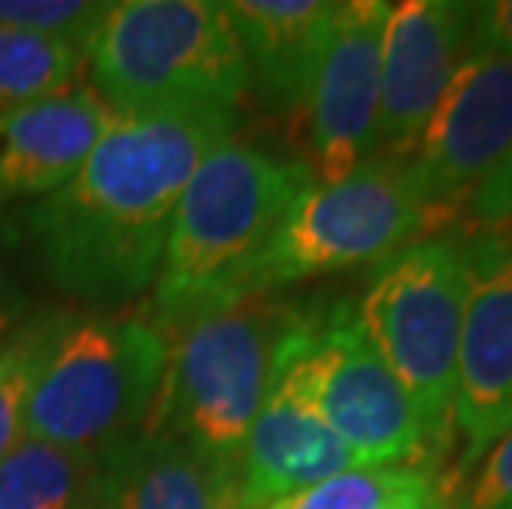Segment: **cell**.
Here are the masks:
<instances>
[{"mask_svg":"<svg viewBox=\"0 0 512 509\" xmlns=\"http://www.w3.org/2000/svg\"><path fill=\"white\" fill-rule=\"evenodd\" d=\"M169 338L139 318H90L53 331L24 410V440L70 450L126 447L143 430Z\"/></svg>","mask_w":512,"mask_h":509,"instance_id":"5b68a950","label":"cell"},{"mask_svg":"<svg viewBox=\"0 0 512 509\" xmlns=\"http://www.w3.org/2000/svg\"><path fill=\"white\" fill-rule=\"evenodd\" d=\"M512 427V238L466 242V305L456 354L453 430L460 473H473L486 450Z\"/></svg>","mask_w":512,"mask_h":509,"instance_id":"30bf717a","label":"cell"},{"mask_svg":"<svg viewBox=\"0 0 512 509\" xmlns=\"http://www.w3.org/2000/svg\"><path fill=\"white\" fill-rule=\"evenodd\" d=\"M50 331L30 328L20 331L17 338L0 344V460L7 457L17 443H24V410L30 387H34L37 367L43 361V351L53 338Z\"/></svg>","mask_w":512,"mask_h":509,"instance_id":"ffe728a7","label":"cell"},{"mask_svg":"<svg viewBox=\"0 0 512 509\" xmlns=\"http://www.w3.org/2000/svg\"><path fill=\"white\" fill-rule=\"evenodd\" d=\"M512 506V427L486 450L470 490L456 509H506Z\"/></svg>","mask_w":512,"mask_h":509,"instance_id":"603a6c76","label":"cell"},{"mask_svg":"<svg viewBox=\"0 0 512 509\" xmlns=\"http://www.w3.org/2000/svg\"><path fill=\"white\" fill-rule=\"evenodd\" d=\"M466 50L512 57V0L476 4L473 27H470V47Z\"/></svg>","mask_w":512,"mask_h":509,"instance_id":"cb8c5ba5","label":"cell"},{"mask_svg":"<svg viewBox=\"0 0 512 509\" xmlns=\"http://www.w3.org/2000/svg\"><path fill=\"white\" fill-rule=\"evenodd\" d=\"M83 57L116 116L172 106L235 110L252 83L232 17L212 0L110 4Z\"/></svg>","mask_w":512,"mask_h":509,"instance_id":"3957f363","label":"cell"},{"mask_svg":"<svg viewBox=\"0 0 512 509\" xmlns=\"http://www.w3.org/2000/svg\"><path fill=\"white\" fill-rule=\"evenodd\" d=\"M278 377L308 400L361 467L413 463L427 450L420 420L364 334L354 301L301 308L281 344Z\"/></svg>","mask_w":512,"mask_h":509,"instance_id":"52a82bcc","label":"cell"},{"mask_svg":"<svg viewBox=\"0 0 512 509\" xmlns=\"http://www.w3.org/2000/svg\"><path fill=\"white\" fill-rule=\"evenodd\" d=\"M433 476H437L433 460L354 467L268 509H390Z\"/></svg>","mask_w":512,"mask_h":509,"instance_id":"d6986e66","label":"cell"},{"mask_svg":"<svg viewBox=\"0 0 512 509\" xmlns=\"http://www.w3.org/2000/svg\"><path fill=\"white\" fill-rule=\"evenodd\" d=\"M100 509H248L238 457H212L176 433H139L116 450Z\"/></svg>","mask_w":512,"mask_h":509,"instance_id":"9a60e30c","label":"cell"},{"mask_svg":"<svg viewBox=\"0 0 512 509\" xmlns=\"http://www.w3.org/2000/svg\"><path fill=\"white\" fill-rule=\"evenodd\" d=\"M512 149V57L466 50L450 86L407 162L430 225L453 219L456 205Z\"/></svg>","mask_w":512,"mask_h":509,"instance_id":"9c48e42d","label":"cell"},{"mask_svg":"<svg viewBox=\"0 0 512 509\" xmlns=\"http://www.w3.org/2000/svg\"><path fill=\"white\" fill-rule=\"evenodd\" d=\"M235 110L172 106L116 116L76 176L34 215L63 288L126 298L159 278L176 205L199 162L232 139Z\"/></svg>","mask_w":512,"mask_h":509,"instance_id":"6da1fadb","label":"cell"},{"mask_svg":"<svg viewBox=\"0 0 512 509\" xmlns=\"http://www.w3.org/2000/svg\"><path fill=\"white\" fill-rule=\"evenodd\" d=\"M83 50L63 40L0 27V113L67 90Z\"/></svg>","mask_w":512,"mask_h":509,"instance_id":"ac0fdd59","label":"cell"},{"mask_svg":"<svg viewBox=\"0 0 512 509\" xmlns=\"http://www.w3.org/2000/svg\"><path fill=\"white\" fill-rule=\"evenodd\" d=\"M354 467H361L354 450L285 377H275L265 407L238 450L245 506L268 509Z\"/></svg>","mask_w":512,"mask_h":509,"instance_id":"4fadbf2b","label":"cell"},{"mask_svg":"<svg viewBox=\"0 0 512 509\" xmlns=\"http://www.w3.org/2000/svg\"><path fill=\"white\" fill-rule=\"evenodd\" d=\"M476 4L403 0L390 4L380 40V156L407 159L470 47Z\"/></svg>","mask_w":512,"mask_h":509,"instance_id":"7c38bea8","label":"cell"},{"mask_svg":"<svg viewBox=\"0 0 512 509\" xmlns=\"http://www.w3.org/2000/svg\"><path fill=\"white\" fill-rule=\"evenodd\" d=\"M225 10L242 40L248 77L258 80L268 100L308 106L337 14L334 0H235Z\"/></svg>","mask_w":512,"mask_h":509,"instance_id":"2e32d148","label":"cell"},{"mask_svg":"<svg viewBox=\"0 0 512 509\" xmlns=\"http://www.w3.org/2000/svg\"><path fill=\"white\" fill-rule=\"evenodd\" d=\"M116 450L17 443L0 460V509H100Z\"/></svg>","mask_w":512,"mask_h":509,"instance_id":"e0dca14e","label":"cell"},{"mask_svg":"<svg viewBox=\"0 0 512 509\" xmlns=\"http://www.w3.org/2000/svg\"><path fill=\"white\" fill-rule=\"evenodd\" d=\"M390 4L347 0L337 4L328 43L308 96L314 186H334L370 159L377 139L380 40Z\"/></svg>","mask_w":512,"mask_h":509,"instance_id":"8fae6325","label":"cell"},{"mask_svg":"<svg viewBox=\"0 0 512 509\" xmlns=\"http://www.w3.org/2000/svg\"><path fill=\"white\" fill-rule=\"evenodd\" d=\"M506 509H512V506H506Z\"/></svg>","mask_w":512,"mask_h":509,"instance_id":"4316f807","label":"cell"},{"mask_svg":"<svg viewBox=\"0 0 512 509\" xmlns=\"http://www.w3.org/2000/svg\"><path fill=\"white\" fill-rule=\"evenodd\" d=\"M433 229L407 162L370 156L334 186H308L248 268L242 298L288 281L380 262Z\"/></svg>","mask_w":512,"mask_h":509,"instance_id":"ba28073f","label":"cell"},{"mask_svg":"<svg viewBox=\"0 0 512 509\" xmlns=\"http://www.w3.org/2000/svg\"><path fill=\"white\" fill-rule=\"evenodd\" d=\"M298 314L291 301L248 295L185 321L139 433H176L212 457H238Z\"/></svg>","mask_w":512,"mask_h":509,"instance_id":"277c9868","label":"cell"},{"mask_svg":"<svg viewBox=\"0 0 512 509\" xmlns=\"http://www.w3.org/2000/svg\"><path fill=\"white\" fill-rule=\"evenodd\" d=\"M463 305L466 242L446 235L380 258L357 301L361 328L407 394L427 450L450 443Z\"/></svg>","mask_w":512,"mask_h":509,"instance_id":"8992f818","label":"cell"},{"mask_svg":"<svg viewBox=\"0 0 512 509\" xmlns=\"http://www.w3.org/2000/svg\"><path fill=\"white\" fill-rule=\"evenodd\" d=\"M450 503V490H446V483L440 480V473L427 480L423 486H417L413 493H407L403 500H397L390 509H446Z\"/></svg>","mask_w":512,"mask_h":509,"instance_id":"d4e9b609","label":"cell"},{"mask_svg":"<svg viewBox=\"0 0 512 509\" xmlns=\"http://www.w3.org/2000/svg\"><path fill=\"white\" fill-rule=\"evenodd\" d=\"M308 186V162L275 159L232 139L215 146L172 215L156 278L162 321L182 328L242 298L248 268Z\"/></svg>","mask_w":512,"mask_h":509,"instance_id":"7a4b0ae2","label":"cell"},{"mask_svg":"<svg viewBox=\"0 0 512 509\" xmlns=\"http://www.w3.org/2000/svg\"><path fill=\"white\" fill-rule=\"evenodd\" d=\"M0 328H4V321H0Z\"/></svg>","mask_w":512,"mask_h":509,"instance_id":"484cf974","label":"cell"},{"mask_svg":"<svg viewBox=\"0 0 512 509\" xmlns=\"http://www.w3.org/2000/svg\"><path fill=\"white\" fill-rule=\"evenodd\" d=\"M106 7L110 4H83V0H0V27L27 30L86 50Z\"/></svg>","mask_w":512,"mask_h":509,"instance_id":"44dd1931","label":"cell"},{"mask_svg":"<svg viewBox=\"0 0 512 509\" xmlns=\"http://www.w3.org/2000/svg\"><path fill=\"white\" fill-rule=\"evenodd\" d=\"M466 219L489 235L512 232V149L489 169V176L466 196Z\"/></svg>","mask_w":512,"mask_h":509,"instance_id":"7402d4cb","label":"cell"},{"mask_svg":"<svg viewBox=\"0 0 512 509\" xmlns=\"http://www.w3.org/2000/svg\"><path fill=\"white\" fill-rule=\"evenodd\" d=\"M116 123L90 90H60L0 113V199L53 196Z\"/></svg>","mask_w":512,"mask_h":509,"instance_id":"5bb4252c","label":"cell"}]
</instances>
